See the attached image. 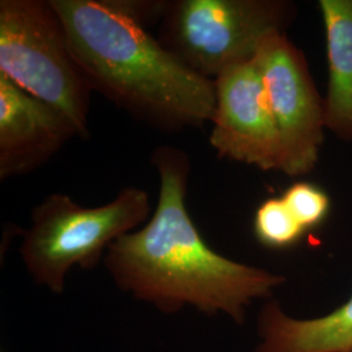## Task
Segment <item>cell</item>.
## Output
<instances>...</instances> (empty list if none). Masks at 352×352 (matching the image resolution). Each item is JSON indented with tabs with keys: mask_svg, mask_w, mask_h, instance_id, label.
<instances>
[{
	"mask_svg": "<svg viewBox=\"0 0 352 352\" xmlns=\"http://www.w3.org/2000/svg\"><path fill=\"white\" fill-rule=\"evenodd\" d=\"M90 89L140 123L176 133L212 122L215 82L190 71L110 0H50Z\"/></svg>",
	"mask_w": 352,
	"mask_h": 352,
	"instance_id": "obj_2",
	"label": "cell"
},
{
	"mask_svg": "<svg viewBox=\"0 0 352 352\" xmlns=\"http://www.w3.org/2000/svg\"><path fill=\"white\" fill-rule=\"evenodd\" d=\"M151 162L160 176L155 209L146 225L109 247L103 260L107 273L122 292L164 315L192 308L243 325L252 304L273 299L287 278L209 247L187 209L190 160L186 151L161 145Z\"/></svg>",
	"mask_w": 352,
	"mask_h": 352,
	"instance_id": "obj_1",
	"label": "cell"
},
{
	"mask_svg": "<svg viewBox=\"0 0 352 352\" xmlns=\"http://www.w3.org/2000/svg\"><path fill=\"white\" fill-rule=\"evenodd\" d=\"M120 13L144 28L161 24L170 0H110Z\"/></svg>",
	"mask_w": 352,
	"mask_h": 352,
	"instance_id": "obj_13",
	"label": "cell"
},
{
	"mask_svg": "<svg viewBox=\"0 0 352 352\" xmlns=\"http://www.w3.org/2000/svg\"><path fill=\"white\" fill-rule=\"evenodd\" d=\"M151 212L146 190L123 188L98 208H82L64 193H51L30 214L20 256L32 280L55 295L63 294L75 269L93 270L113 241L142 225Z\"/></svg>",
	"mask_w": 352,
	"mask_h": 352,
	"instance_id": "obj_3",
	"label": "cell"
},
{
	"mask_svg": "<svg viewBox=\"0 0 352 352\" xmlns=\"http://www.w3.org/2000/svg\"><path fill=\"white\" fill-rule=\"evenodd\" d=\"M252 352H352V295L327 315L298 318L280 302L266 300L257 317Z\"/></svg>",
	"mask_w": 352,
	"mask_h": 352,
	"instance_id": "obj_9",
	"label": "cell"
},
{
	"mask_svg": "<svg viewBox=\"0 0 352 352\" xmlns=\"http://www.w3.org/2000/svg\"><path fill=\"white\" fill-rule=\"evenodd\" d=\"M0 74L64 113L88 139L93 90L67 43L50 0L0 1Z\"/></svg>",
	"mask_w": 352,
	"mask_h": 352,
	"instance_id": "obj_4",
	"label": "cell"
},
{
	"mask_svg": "<svg viewBox=\"0 0 352 352\" xmlns=\"http://www.w3.org/2000/svg\"><path fill=\"white\" fill-rule=\"evenodd\" d=\"M77 136V128L64 113L0 74L1 180L36 171Z\"/></svg>",
	"mask_w": 352,
	"mask_h": 352,
	"instance_id": "obj_8",
	"label": "cell"
},
{
	"mask_svg": "<svg viewBox=\"0 0 352 352\" xmlns=\"http://www.w3.org/2000/svg\"><path fill=\"white\" fill-rule=\"evenodd\" d=\"M253 62L280 133L282 173L289 176L311 173L324 141L325 101L316 89L302 51L285 32H273L261 41Z\"/></svg>",
	"mask_w": 352,
	"mask_h": 352,
	"instance_id": "obj_6",
	"label": "cell"
},
{
	"mask_svg": "<svg viewBox=\"0 0 352 352\" xmlns=\"http://www.w3.org/2000/svg\"><path fill=\"white\" fill-rule=\"evenodd\" d=\"M304 232L282 197L265 200L254 215V234L265 247L287 248L300 239Z\"/></svg>",
	"mask_w": 352,
	"mask_h": 352,
	"instance_id": "obj_11",
	"label": "cell"
},
{
	"mask_svg": "<svg viewBox=\"0 0 352 352\" xmlns=\"http://www.w3.org/2000/svg\"><path fill=\"white\" fill-rule=\"evenodd\" d=\"M327 33L325 128L352 140V0H321Z\"/></svg>",
	"mask_w": 352,
	"mask_h": 352,
	"instance_id": "obj_10",
	"label": "cell"
},
{
	"mask_svg": "<svg viewBox=\"0 0 352 352\" xmlns=\"http://www.w3.org/2000/svg\"><path fill=\"white\" fill-rule=\"evenodd\" d=\"M209 142L218 157L282 171L283 148L261 75L254 62L234 65L215 80Z\"/></svg>",
	"mask_w": 352,
	"mask_h": 352,
	"instance_id": "obj_7",
	"label": "cell"
},
{
	"mask_svg": "<svg viewBox=\"0 0 352 352\" xmlns=\"http://www.w3.org/2000/svg\"><path fill=\"white\" fill-rule=\"evenodd\" d=\"M282 199L304 231L318 226L330 208L327 193L307 182L292 184Z\"/></svg>",
	"mask_w": 352,
	"mask_h": 352,
	"instance_id": "obj_12",
	"label": "cell"
},
{
	"mask_svg": "<svg viewBox=\"0 0 352 352\" xmlns=\"http://www.w3.org/2000/svg\"><path fill=\"white\" fill-rule=\"evenodd\" d=\"M292 17L294 6L280 0H170L158 41L190 71L215 80L252 62L261 41Z\"/></svg>",
	"mask_w": 352,
	"mask_h": 352,
	"instance_id": "obj_5",
	"label": "cell"
}]
</instances>
